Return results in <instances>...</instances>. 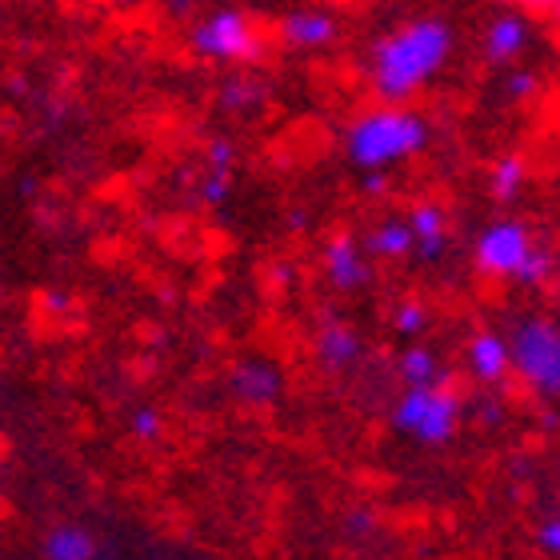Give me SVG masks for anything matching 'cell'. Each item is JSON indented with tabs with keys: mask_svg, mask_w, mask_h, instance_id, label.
Returning a JSON list of instances; mask_svg holds the SVG:
<instances>
[{
	"mask_svg": "<svg viewBox=\"0 0 560 560\" xmlns=\"http://www.w3.org/2000/svg\"><path fill=\"white\" fill-rule=\"evenodd\" d=\"M260 101H265V84L253 81V77H229L221 84V108H229V113H248Z\"/></svg>",
	"mask_w": 560,
	"mask_h": 560,
	"instance_id": "ac0fdd59",
	"label": "cell"
},
{
	"mask_svg": "<svg viewBox=\"0 0 560 560\" xmlns=\"http://www.w3.org/2000/svg\"><path fill=\"white\" fill-rule=\"evenodd\" d=\"M456 52V28L441 12H420L393 24L369 45L364 77L381 105H409L429 89Z\"/></svg>",
	"mask_w": 560,
	"mask_h": 560,
	"instance_id": "6da1fadb",
	"label": "cell"
},
{
	"mask_svg": "<svg viewBox=\"0 0 560 560\" xmlns=\"http://www.w3.org/2000/svg\"><path fill=\"white\" fill-rule=\"evenodd\" d=\"M432 144V120L412 105H376L345 129V156L361 173H388Z\"/></svg>",
	"mask_w": 560,
	"mask_h": 560,
	"instance_id": "7a4b0ae2",
	"label": "cell"
},
{
	"mask_svg": "<svg viewBox=\"0 0 560 560\" xmlns=\"http://www.w3.org/2000/svg\"><path fill=\"white\" fill-rule=\"evenodd\" d=\"M537 545H540V552H549L552 560H560V516H549V521L537 528Z\"/></svg>",
	"mask_w": 560,
	"mask_h": 560,
	"instance_id": "cb8c5ba5",
	"label": "cell"
},
{
	"mask_svg": "<svg viewBox=\"0 0 560 560\" xmlns=\"http://www.w3.org/2000/svg\"><path fill=\"white\" fill-rule=\"evenodd\" d=\"M361 245L376 260H405L412 257V229L405 217H385L381 224L369 229V236H364Z\"/></svg>",
	"mask_w": 560,
	"mask_h": 560,
	"instance_id": "5bb4252c",
	"label": "cell"
},
{
	"mask_svg": "<svg viewBox=\"0 0 560 560\" xmlns=\"http://www.w3.org/2000/svg\"><path fill=\"white\" fill-rule=\"evenodd\" d=\"M409 229H412V257L420 260H441L448 253V212L436 200H420L409 209Z\"/></svg>",
	"mask_w": 560,
	"mask_h": 560,
	"instance_id": "7c38bea8",
	"label": "cell"
},
{
	"mask_svg": "<svg viewBox=\"0 0 560 560\" xmlns=\"http://www.w3.org/2000/svg\"><path fill=\"white\" fill-rule=\"evenodd\" d=\"M432 325V313H429V304L424 301H400L397 308H393V328H397L400 337H424V328Z\"/></svg>",
	"mask_w": 560,
	"mask_h": 560,
	"instance_id": "d6986e66",
	"label": "cell"
},
{
	"mask_svg": "<svg viewBox=\"0 0 560 560\" xmlns=\"http://www.w3.org/2000/svg\"><path fill=\"white\" fill-rule=\"evenodd\" d=\"M400 381L405 385H444L448 369L441 364V357L429 345H409L400 352Z\"/></svg>",
	"mask_w": 560,
	"mask_h": 560,
	"instance_id": "e0dca14e",
	"label": "cell"
},
{
	"mask_svg": "<svg viewBox=\"0 0 560 560\" xmlns=\"http://www.w3.org/2000/svg\"><path fill=\"white\" fill-rule=\"evenodd\" d=\"M229 388L245 409H272L284 397V373L272 361H241L229 373Z\"/></svg>",
	"mask_w": 560,
	"mask_h": 560,
	"instance_id": "30bf717a",
	"label": "cell"
},
{
	"mask_svg": "<svg viewBox=\"0 0 560 560\" xmlns=\"http://www.w3.org/2000/svg\"><path fill=\"white\" fill-rule=\"evenodd\" d=\"M188 48L212 65H253L265 57V36L257 21L236 4H217L188 28Z\"/></svg>",
	"mask_w": 560,
	"mask_h": 560,
	"instance_id": "5b68a950",
	"label": "cell"
},
{
	"mask_svg": "<svg viewBox=\"0 0 560 560\" xmlns=\"http://www.w3.org/2000/svg\"><path fill=\"white\" fill-rule=\"evenodd\" d=\"M325 277L332 280V289L357 292L373 280V257L352 233H337L325 245Z\"/></svg>",
	"mask_w": 560,
	"mask_h": 560,
	"instance_id": "9c48e42d",
	"label": "cell"
},
{
	"mask_svg": "<svg viewBox=\"0 0 560 560\" xmlns=\"http://www.w3.org/2000/svg\"><path fill=\"white\" fill-rule=\"evenodd\" d=\"M129 429H132V436H137V441H156V436H161V429H164V420H161V412L152 409V405H140V409L129 417Z\"/></svg>",
	"mask_w": 560,
	"mask_h": 560,
	"instance_id": "7402d4cb",
	"label": "cell"
},
{
	"mask_svg": "<svg viewBox=\"0 0 560 560\" xmlns=\"http://www.w3.org/2000/svg\"><path fill=\"white\" fill-rule=\"evenodd\" d=\"M108 4H117V9H137L140 0H108Z\"/></svg>",
	"mask_w": 560,
	"mask_h": 560,
	"instance_id": "f546056e",
	"label": "cell"
},
{
	"mask_svg": "<svg viewBox=\"0 0 560 560\" xmlns=\"http://www.w3.org/2000/svg\"><path fill=\"white\" fill-rule=\"evenodd\" d=\"M537 248V236L521 217H497L477 233L472 241V265L480 277L492 280H516V272L525 269L528 257Z\"/></svg>",
	"mask_w": 560,
	"mask_h": 560,
	"instance_id": "8992f818",
	"label": "cell"
},
{
	"mask_svg": "<svg viewBox=\"0 0 560 560\" xmlns=\"http://www.w3.org/2000/svg\"><path fill=\"white\" fill-rule=\"evenodd\" d=\"M316 361H320V369H328V373H349L352 364L361 361V332L352 325H345V320H328V325L316 328Z\"/></svg>",
	"mask_w": 560,
	"mask_h": 560,
	"instance_id": "4fadbf2b",
	"label": "cell"
},
{
	"mask_svg": "<svg viewBox=\"0 0 560 560\" xmlns=\"http://www.w3.org/2000/svg\"><path fill=\"white\" fill-rule=\"evenodd\" d=\"M549 16H552V24H557V33H560V0H557V4H552Z\"/></svg>",
	"mask_w": 560,
	"mask_h": 560,
	"instance_id": "4dcf8cb0",
	"label": "cell"
},
{
	"mask_svg": "<svg viewBox=\"0 0 560 560\" xmlns=\"http://www.w3.org/2000/svg\"><path fill=\"white\" fill-rule=\"evenodd\" d=\"M40 557L45 560H96V537L84 525H57L48 528L45 545H40Z\"/></svg>",
	"mask_w": 560,
	"mask_h": 560,
	"instance_id": "9a60e30c",
	"label": "cell"
},
{
	"mask_svg": "<svg viewBox=\"0 0 560 560\" xmlns=\"http://www.w3.org/2000/svg\"><path fill=\"white\" fill-rule=\"evenodd\" d=\"M497 4H501V9H521L533 16V12H552L557 0H497Z\"/></svg>",
	"mask_w": 560,
	"mask_h": 560,
	"instance_id": "484cf974",
	"label": "cell"
},
{
	"mask_svg": "<svg viewBox=\"0 0 560 560\" xmlns=\"http://www.w3.org/2000/svg\"><path fill=\"white\" fill-rule=\"evenodd\" d=\"M528 185V161L521 152H504L501 161L492 164L489 173V188H492V200H501V205H513Z\"/></svg>",
	"mask_w": 560,
	"mask_h": 560,
	"instance_id": "2e32d148",
	"label": "cell"
},
{
	"mask_svg": "<svg viewBox=\"0 0 560 560\" xmlns=\"http://www.w3.org/2000/svg\"><path fill=\"white\" fill-rule=\"evenodd\" d=\"M480 417H485V424H497V420H501V405H497V400H485V405H480Z\"/></svg>",
	"mask_w": 560,
	"mask_h": 560,
	"instance_id": "f1b7e54d",
	"label": "cell"
},
{
	"mask_svg": "<svg viewBox=\"0 0 560 560\" xmlns=\"http://www.w3.org/2000/svg\"><path fill=\"white\" fill-rule=\"evenodd\" d=\"M373 525H376L373 513H352L349 521H345V528H349L352 537H364V533H373Z\"/></svg>",
	"mask_w": 560,
	"mask_h": 560,
	"instance_id": "4316f807",
	"label": "cell"
},
{
	"mask_svg": "<svg viewBox=\"0 0 560 560\" xmlns=\"http://www.w3.org/2000/svg\"><path fill=\"white\" fill-rule=\"evenodd\" d=\"M465 369L468 376L477 381V385L485 388H497L504 385V376L513 373V364H509V340H504V332H492V328H485V332H472L465 345Z\"/></svg>",
	"mask_w": 560,
	"mask_h": 560,
	"instance_id": "8fae6325",
	"label": "cell"
},
{
	"mask_svg": "<svg viewBox=\"0 0 560 560\" xmlns=\"http://www.w3.org/2000/svg\"><path fill=\"white\" fill-rule=\"evenodd\" d=\"M533 40H537L533 16L521 9H501L480 33V57L489 60L492 69H513L516 60L533 48Z\"/></svg>",
	"mask_w": 560,
	"mask_h": 560,
	"instance_id": "52a82bcc",
	"label": "cell"
},
{
	"mask_svg": "<svg viewBox=\"0 0 560 560\" xmlns=\"http://www.w3.org/2000/svg\"><path fill=\"white\" fill-rule=\"evenodd\" d=\"M361 188L369 192V197H381V192L388 188V173H381V168H373V173H364Z\"/></svg>",
	"mask_w": 560,
	"mask_h": 560,
	"instance_id": "83f0119b",
	"label": "cell"
},
{
	"mask_svg": "<svg viewBox=\"0 0 560 560\" xmlns=\"http://www.w3.org/2000/svg\"><path fill=\"white\" fill-rule=\"evenodd\" d=\"M465 397L448 381L444 385H405L393 405V429L420 448H441L460 432Z\"/></svg>",
	"mask_w": 560,
	"mask_h": 560,
	"instance_id": "277c9868",
	"label": "cell"
},
{
	"mask_svg": "<svg viewBox=\"0 0 560 560\" xmlns=\"http://www.w3.org/2000/svg\"><path fill=\"white\" fill-rule=\"evenodd\" d=\"M540 93V77L533 69H509L504 72V96L516 101V105H525L533 96Z\"/></svg>",
	"mask_w": 560,
	"mask_h": 560,
	"instance_id": "44dd1931",
	"label": "cell"
},
{
	"mask_svg": "<svg viewBox=\"0 0 560 560\" xmlns=\"http://www.w3.org/2000/svg\"><path fill=\"white\" fill-rule=\"evenodd\" d=\"M221 4H224V0H221Z\"/></svg>",
	"mask_w": 560,
	"mask_h": 560,
	"instance_id": "1f68e13d",
	"label": "cell"
},
{
	"mask_svg": "<svg viewBox=\"0 0 560 560\" xmlns=\"http://www.w3.org/2000/svg\"><path fill=\"white\" fill-rule=\"evenodd\" d=\"M229 192H233V168H205V176H200V200L217 209V205L229 200Z\"/></svg>",
	"mask_w": 560,
	"mask_h": 560,
	"instance_id": "ffe728a7",
	"label": "cell"
},
{
	"mask_svg": "<svg viewBox=\"0 0 560 560\" xmlns=\"http://www.w3.org/2000/svg\"><path fill=\"white\" fill-rule=\"evenodd\" d=\"M236 164V144L229 137H212L205 149V168H233Z\"/></svg>",
	"mask_w": 560,
	"mask_h": 560,
	"instance_id": "603a6c76",
	"label": "cell"
},
{
	"mask_svg": "<svg viewBox=\"0 0 560 560\" xmlns=\"http://www.w3.org/2000/svg\"><path fill=\"white\" fill-rule=\"evenodd\" d=\"M40 308H45V313H52V316L72 313V296H69V292H40Z\"/></svg>",
	"mask_w": 560,
	"mask_h": 560,
	"instance_id": "d4e9b609",
	"label": "cell"
},
{
	"mask_svg": "<svg viewBox=\"0 0 560 560\" xmlns=\"http://www.w3.org/2000/svg\"><path fill=\"white\" fill-rule=\"evenodd\" d=\"M277 40L289 48V52H320V48H332L340 40L337 12L316 9V4L289 9L277 24Z\"/></svg>",
	"mask_w": 560,
	"mask_h": 560,
	"instance_id": "ba28073f",
	"label": "cell"
},
{
	"mask_svg": "<svg viewBox=\"0 0 560 560\" xmlns=\"http://www.w3.org/2000/svg\"><path fill=\"white\" fill-rule=\"evenodd\" d=\"M509 364L513 376H521V385L533 397L557 405L560 400V320L545 313H525L516 316L509 332Z\"/></svg>",
	"mask_w": 560,
	"mask_h": 560,
	"instance_id": "3957f363",
	"label": "cell"
}]
</instances>
